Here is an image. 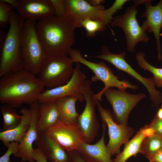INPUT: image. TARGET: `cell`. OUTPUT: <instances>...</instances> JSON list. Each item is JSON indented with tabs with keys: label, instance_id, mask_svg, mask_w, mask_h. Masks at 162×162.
<instances>
[{
	"label": "cell",
	"instance_id": "6da1fadb",
	"mask_svg": "<svg viewBox=\"0 0 162 162\" xmlns=\"http://www.w3.org/2000/svg\"><path fill=\"white\" fill-rule=\"evenodd\" d=\"M44 86L36 75L23 69L0 78V101L12 107L38 102Z\"/></svg>",
	"mask_w": 162,
	"mask_h": 162
},
{
	"label": "cell",
	"instance_id": "7a4b0ae2",
	"mask_svg": "<svg viewBox=\"0 0 162 162\" xmlns=\"http://www.w3.org/2000/svg\"><path fill=\"white\" fill-rule=\"evenodd\" d=\"M37 35L47 55H67L75 42V28L67 19L55 15L36 23Z\"/></svg>",
	"mask_w": 162,
	"mask_h": 162
},
{
	"label": "cell",
	"instance_id": "3957f363",
	"mask_svg": "<svg viewBox=\"0 0 162 162\" xmlns=\"http://www.w3.org/2000/svg\"><path fill=\"white\" fill-rule=\"evenodd\" d=\"M10 16L9 28L0 51V78L24 69L21 39L26 20L14 10Z\"/></svg>",
	"mask_w": 162,
	"mask_h": 162
},
{
	"label": "cell",
	"instance_id": "277c9868",
	"mask_svg": "<svg viewBox=\"0 0 162 162\" xmlns=\"http://www.w3.org/2000/svg\"><path fill=\"white\" fill-rule=\"evenodd\" d=\"M74 63L67 55H46L40 66L38 78L47 88L64 85L72 76Z\"/></svg>",
	"mask_w": 162,
	"mask_h": 162
},
{
	"label": "cell",
	"instance_id": "5b68a950",
	"mask_svg": "<svg viewBox=\"0 0 162 162\" xmlns=\"http://www.w3.org/2000/svg\"><path fill=\"white\" fill-rule=\"evenodd\" d=\"M68 54L74 63L82 64L92 71L94 75L91 78L92 82L101 81L104 83V87L103 89L94 94V97L100 101L102 100L103 92L109 88L116 87L119 89L125 91L128 88L136 90L139 88L137 86L133 85L127 80H119V77L114 74L110 68L104 61L95 63L85 59L78 49H71Z\"/></svg>",
	"mask_w": 162,
	"mask_h": 162
},
{
	"label": "cell",
	"instance_id": "8992f818",
	"mask_svg": "<svg viewBox=\"0 0 162 162\" xmlns=\"http://www.w3.org/2000/svg\"><path fill=\"white\" fill-rule=\"evenodd\" d=\"M36 21L26 20L21 39L24 69L36 75L46 56L39 40Z\"/></svg>",
	"mask_w": 162,
	"mask_h": 162
},
{
	"label": "cell",
	"instance_id": "52a82bcc",
	"mask_svg": "<svg viewBox=\"0 0 162 162\" xmlns=\"http://www.w3.org/2000/svg\"><path fill=\"white\" fill-rule=\"evenodd\" d=\"M87 78L81 69L80 63H76L69 81L63 86L44 90L40 95L38 102L39 104L54 102L66 97L72 96L82 102L84 100L83 93Z\"/></svg>",
	"mask_w": 162,
	"mask_h": 162
},
{
	"label": "cell",
	"instance_id": "ba28073f",
	"mask_svg": "<svg viewBox=\"0 0 162 162\" xmlns=\"http://www.w3.org/2000/svg\"><path fill=\"white\" fill-rule=\"evenodd\" d=\"M101 54L95 56V57L107 61L118 70L127 73L141 82L147 90L150 99L155 107L162 103V94L156 89L153 78L143 77L135 71L126 61V52L114 54L105 46L101 47Z\"/></svg>",
	"mask_w": 162,
	"mask_h": 162
},
{
	"label": "cell",
	"instance_id": "9c48e42d",
	"mask_svg": "<svg viewBox=\"0 0 162 162\" xmlns=\"http://www.w3.org/2000/svg\"><path fill=\"white\" fill-rule=\"evenodd\" d=\"M138 13L136 6H128L124 13L115 16L110 23L112 27H117L123 30L126 38L127 50L134 53L137 44L148 42L149 38L146 32L140 26L136 16Z\"/></svg>",
	"mask_w": 162,
	"mask_h": 162
},
{
	"label": "cell",
	"instance_id": "30bf717a",
	"mask_svg": "<svg viewBox=\"0 0 162 162\" xmlns=\"http://www.w3.org/2000/svg\"><path fill=\"white\" fill-rule=\"evenodd\" d=\"M103 95L111 105L113 118L118 124L127 125L128 118L132 110L140 101L146 97L144 93L132 94L124 90L110 88Z\"/></svg>",
	"mask_w": 162,
	"mask_h": 162
},
{
	"label": "cell",
	"instance_id": "8fae6325",
	"mask_svg": "<svg viewBox=\"0 0 162 162\" xmlns=\"http://www.w3.org/2000/svg\"><path fill=\"white\" fill-rule=\"evenodd\" d=\"M91 80L87 79L83 93L86 105L80 114L77 123L82 133L85 142L90 144L97 135L99 125L95 113V106L100 101L94 97L91 88Z\"/></svg>",
	"mask_w": 162,
	"mask_h": 162
},
{
	"label": "cell",
	"instance_id": "7c38bea8",
	"mask_svg": "<svg viewBox=\"0 0 162 162\" xmlns=\"http://www.w3.org/2000/svg\"><path fill=\"white\" fill-rule=\"evenodd\" d=\"M100 118L107 126L109 140L106 145L111 157L121 152V145L127 142L134 132L131 127L118 124L114 121L112 113L108 109L103 107L100 102L97 105Z\"/></svg>",
	"mask_w": 162,
	"mask_h": 162
},
{
	"label": "cell",
	"instance_id": "4fadbf2b",
	"mask_svg": "<svg viewBox=\"0 0 162 162\" xmlns=\"http://www.w3.org/2000/svg\"><path fill=\"white\" fill-rule=\"evenodd\" d=\"M44 132L66 151L76 150L79 144L85 142L76 122L69 123L60 120Z\"/></svg>",
	"mask_w": 162,
	"mask_h": 162
},
{
	"label": "cell",
	"instance_id": "5bb4252c",
	"mask_svg": "<svg viewBox=\"0 0 162 162\" xmlns=\"http://www.w3.org/2000/svg\"><path fill=\"white\" fill-rule=\"evenodd\" d=\"M65 14L64 17L75 28H82L81 22L89 19L101 20L104 7L100 5L94 6L84 0H64Z\"/></svg>",
	"mask_w": 162,
	"mask_h": 162
},
{
	"label": "cell",
	"instance_id": "9a60e30c",
	"mask_svg": "<svg viewBox=\"0 0 162 162\" xmlns=\"http://www.w3.org/2000/svg\"><path fill=\"white\" fill-rule=\"evenodd\" d=\"M30 106L31 116L29 128L19 143L17 152L13 155L21 158L22 162H36L33 157V144L39 134L37 124L39 116V104L37 102Z\"/></svg>",
	"mask_w": 162,
	"mask_h": 162
},
{
	"label": "cell",
	"instance_id": "2e32d148",
	"mask_svg": "<svg viewBox=\"0 0 162 162\" xmlns=\"http://www.w3.org/2000/svg\"><path fill=\"white\" fill-rule=\"evenodd\" d=\"M152 1L149 0L145 4L146 9L141 17L145 18V20L141 26L145 31L154 34L157 45L158 58L160 61L162 58L160 38L162 27V0L154 6L151 4Z\"/></svg>",
	"mask_w": 162,
	"mask_h": 162
},
{
	"label": "cell",
	"instance_id": "e0dca14e",
	"mask_svg": "<svg viewBox=\"0 0 162 162\" xmlns=\"http://www.w3.org/2000/svg\"><path fill=\"white\" fill-rule=\"evenodd\" d=\"M16 10L26 20L34 21L44 19L55 13L50 0H19Z\"/></svg>",
	"mask_w": 162,
	"mask_h": 162
},
{
	"label": "cell",
	"instance_id": "ac0fdd59",
	"mask_svg": "<svg viewBox=\"0 0 162 162\" xmlns=\"http://www.w3.org/2000/svg\"><path fill=\"white\" fill-rule=\"evenodd\" d=\"M102 121L103 131L100 138L93 145L82 142L79 144L76 150L88 162H113L104 142L107 125L104 122Z\"/></svg>",
	"mask_w": 162,
	"mask_h": 162
},
{
	"label": "cell",
	"instance_id": "d6986e66",
	"mask_svg": "<svg viewBox=\"0 0 162 162\" xmlns=\"http://www.w3.org/2000/svg\"><path fill=\"white\" fill-rule=\"evenodd\" d=\"M34 143L45 154L50 162H71L66 151L44 132H39Z\"/></svg>",
	"mask_w": 162,
	"mask_h": 162
},
{
	"label": "cell",
	"instance_id": "ffe728a7",
	"mask_svg": "<svg viewBox=\"0 0 162 162\" xmlns=\"http://www.w3.org/2000/svg\"><path fill=\"white\" fill-rule=\"evenodd\" d=\"M20 112L21 119L20 124L12 130L2 131L0 133V140L7 148L12 142H19L29 128L31 116L30 109L23 107L21 109Z\"/></svg>",
	"mask_w": 162,
	"mask_h": 162
},
{
	"label": "cell",
	"instance_id": "44dd1931",
	"mask_svg": "<svg viewBox=\"0 0 162 162\" xmlns=\"http://www.w3.org/2000/svg\"><path fill=\"white\" fill-rule=\"evenodd\" d=\"M59 120V113L55 102L39 104V116L37 124L39 132H45Z\"/></svg>",
	"mask_w": 162,
	"mask_h": 162
},
{
	"label": "cell",
	"instance_id": "7402d4cb",
	"mask_svg": "<svg viewBox=\"0 0 162 162\" xmlns=\"http://www.w3.org/2000/svg\"><path fill=\"white\" fill-rule=\"evenodd\" d=\"M77 100L72 96L62 98L55 102L60 115V120L70 123H77L80 114L76 111V104Z\"/></svg>",
	"mask_w": 162,
	"mask_h": 162
},
{
	"label": "cell",
	"instance_id": "603a6c76",
	"mask_svg": "<svg viewBox=\"0 0 162 162\" xmlns=\"http://www.w3.org/2000/svg\"><path fill=\"white\" fill-rule=\"evenodd\" d=\"M145 138L141 128L132 139L124 144L123 151L116 155L113 162H125L131 157L140 153L141 144Z\"/></svg>",
	"mask_w": 162,
	"mask_h": 162
},
{
	"label": "cell",
	"instance_id": "cb8c5ba5",
	"mask_svg": "<svg viewBox=\"0 0 162 162\" xmlns=\"http://www.w3.org/2000/svg\"><path fill=\"white\" fill-rule=\"evenodd\" d=\"M3 118V126L2 131L12 130L20 123L21 115H19L9 105L4 104L0 107Z\"/></svg>",
	"mask_w": 162,
	"mask_h": 162
},
{
	"label": "cell",
	"instance_id": "d4e9b609",
	"mask_svg": "<svg viewBox=\"0 0 162 162\" xmlns=\"http://www.w3.org/2000/svg\"><path fill=\"white\" fill-rule=\"evenodd\" d=\"M145 55L142 51L138 52L136 58L139 66L144 70H148L153 75L155 86L162 87V68H156L149 64L145 58Z\"/></svg>",
	"mask_w": 162,
	"mask_h": 162
},
{
	"label": "cell",
	"instance_id": "484cf974",
	"mask_svg": "<svg viewBox=\"0 0 162 162\" xmlns=\"http://www.w3.org/2000/svg\"><path fill=\"white\" fill-rule=\"evenodd\" d=\"M161 148L162 138L154 134L144 138L141 144L140 153L147 158Z\"/></svg>",
	"mask_w": 162,
	"mask_h": 162
},
{
	"label": "cell",
	"instance_id": "4316f807",
	"mask_svg": "<svg viewBox=\"0 0 162 162\" xmlns=\"http://www.w3.org/2000/svg\"><path fill=\"white\" fill-rule=\"evenodd\" d=\"M82 28H84L86 31V35L88 37H95L97 32H103L106 28L107 26L101 20L86 19L81 23Z\"/></svg>",
	"mask_w": 162,
	"mask_h": 162
},
{
	"label": "cell",
	"instance_id": "83f0119b",
	"mask_svg": "<svg viewBox=\"0 0 162 162\" xmlns=\"http://www.w3.org/2000/svg\"><path fill=\"white\" fill-rule=\"evenodd\" d=\"M129 0H116L109 8L104 9L103 12L101 20L107 26L113 19V15L118 10H122L123 6Z\"/></svg>",
	"mask_w": 162,
	"mask_h": 162
},
{
	"label": "cell",
	"instance_id": "f1b7e54d",
	"mask_svg": "<svg viewBox=\"0 0 162 162\" xmlns=\"http://www.w3.org/2000/svg\"><path fill=\"white\" fill-rule=\"evenodd\" d=\"M13 9L11 6L0 0V28H6L10 24V13Z\"/></svg>",
	"mask_w": 162,
	"mask_h": 162
},
{
	"label": "cell",
	"instance_id": "f546056e",
	"mask_svg": "<svg viewBox=\"0 0 162 162\" xmlns=\"http://www.w3.org/2000/svg\"><path fill=\"white\" fill-rule=\"evenodd\" d=\"M19 143L17 142H13L9 143L6 152L0 158V162H10V156L17 152Z\"/></svg>",
	"mask_w": 162,
	"mask_h": 162
},
{
	"label": "cell",
	"instance_id": "4dcf8cb0",
	"mask_svg": "<svg viewBox=\"0 0 162 162\" xmlns=\"http://www.w3.org/2000/svg\"><path fill=\"white\" fill-rule=\"evenodd\" d=\"M55 10V15L63 18L65 14L64 0H50Z\"/></svg>",
	"mask_w": 162,
	"mask_h": 162
},
{
	"label": "cell",
	"instance_id": "1f68e13d",
	"mask_svg": "<svg viewBox=\"0 0 162 162\" xmlns=\"http://www.w3.org/2000/svg\"><path fill=\"white\" fill-rule=\"evenodd\" d=\"M148 125L153 129L155 134L162 138V120L158 118L155 115Z\"/></svg>",
	"mask_w": 162,
	"mask_h": 162
},
{
	"label": "cell",
	"instance_id": "d6a6232c",
	"mask_svg": "<svg viewBox=\"0 0 162 162\" xmlns=\"http://www.w3.org/2000/svg\"><path fill=\"white\" fill-rule=\"evenodd\" d=\"M33 157L36 162H48L45 154L38 148L34 149Z\"/></svg>",
	"mask_w": 162,
	"mask_h": 162
},
{
	"label": "cell",
	"instance_id": "836d02e7",
	"mask_svg": "<svg viewBox=\"0 0 162 162\" xmlns=\"http://www.w3.org/2000/svg\"><path fill=\"white\" fill-rule=\"evenodd\" d=\"M71 162H88L85 160L76 150L66 151Z\"/></svg>",
	"mask_w": 162,
	"mask_h": 162
},
{
	"label": "cell",
	"instance_id": "e575fe53",
	"mask_svg": "<svg viewBox=\"0 0 162 162\" xmlns=\"http://www.w3.org/2000/svg\"><path fill=\"white\" fill-rule=\"evenodd\" d=\"M147 158L149 162H162V148Z\"/></svg>",
	"mask_w": 162,
	"mask_h": 162
},
{
	"label": "cell",
	"instance_id": "d590c367",
	"mask_svg": "<svg viewBox=\"0 0 162 162\" xmlns=\"http://www.w3.org/2000/svg\"><path fill=\"white\" fill-rule=\"evenodd\" d=\"M141 128L145 137H150L154 134L153 129L149 125H146Z\"/></svg>",
	"mask_w": 162,
	"mask_h": 162
},
{
	"label": "cell",
	"instance_id": "8d00e7d4",
	"mask_svg": "<svg viewBox=\"0 0 162 162\" xmlns=\"http://www.w3.org/2000/svg\"><path fill=\"white\" fill-rule=\"evenodd\" d=\"M7 34L3 30L2 28H0V51H1L4 46L5 43Z\"/></svg>",
	"mask_w": 162,
	"mask_h": 162
},
{
	"label": "cell",
	"instance_id": "74e56055",
	"mask_svg": "<svg viewBox=\"0 0 162 162\" xmlns=\"http://www.w3.org/2000/svg\"><path fill=\"white\" fill-rule=\"evenodd\" d=\"M2 1L11 6L13 9L16 10L19 4V0H2Z\"/></svg>",
	"mask_w": 162,
	"mask_h": 162
},
{
	"label": "cell",
	"instance_id": "f35d334b",
	"mask_svg": "<svg viewBox=\"0 0 162 162\" xmlns=\"http://www.w3.org/2000/svg\"><path fill=\"white\" fill-rule=\"evenodd\" d=\"M87 1L92 5L94 6H98L102 3L104 2V1L103 0H89Z\"/></svg>",
	"mask_w": 162,
	"mask_h": 162
},
{
	"label": "cell",
	"instance_id": "ab89813d",
	"mask_svg": "<svg viewBox=\"0 0 162 162\" xmlns=\"http://www.w3.org/2000/svg\"><path fill=\"white\" fill-rule=\"evenodd\" d=\"M149 0H133L134 5L136 6L140 4H144L147 3Z\"/></svg>",
	"mask_w": 162,
	"mask_h": 162
},
{
	"label": "cell",
	"instance_id": "60d3db41",
	"mask_svg": "<svg viewBox=\"0 0 162 162\" xmlns=\"http://www.w3.org/2000/svg\"><path fill=\"white\" fill-rule=\"evenodd\" d=\"M156 115L158 118L162 120V106L159 109Z\"/></svg>",
	"mask_w": 162,
	"mask_h": 162
}]
</instances>
